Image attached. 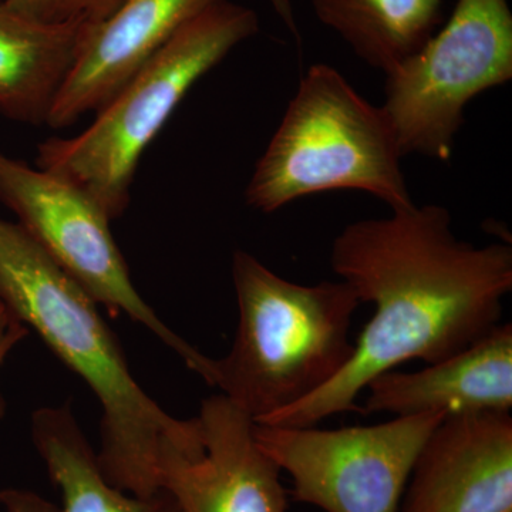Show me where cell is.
Instances as JSON below:
<instances>
[{
  "label": "cell",
  "instance_id": "cell-16",
  "mask_svg": "<svg viewBox=\"0 0 512 512\" xmlns=\"http://www.w3.org/2000/svg\"><path fill=\"white\" fill-rule=\"evenodd\" d=\"M33 18L49 23H97L109 18L123 0H5Z\"/></svg>",
  "mask_w": 512,
  "mask_h": 512
},
{
  "label": "cell",
  "instance_id": "cell-8",
  "mask_svg": "<svg viewBox=\"0 0 512 512\" xmlns=\"http://www.w3.org/2000/svg\"><path fill=\"white\" fill-rule=\"evenodd\" d=\"M444 417L414 414L333 430L255 423L254 433L291 476L296 503L325 512H397L421 447Z\"/></svg>",
  "mask_w": 512,
  "mask_h": 512
},
{
  "label": "cell",
  "instance_id": "cell-13",
  "mask_svg": "<svg viewBox=\"0 0 512 512\" xmlns=\"http://www.w3.org/2000/svg\"><path fill=\"white\" fill-rule=\"evenodd\" d=\"M94 26L43 22L0 0V113L46 124Z\"/></svg>",
  "mask_w": 512,
  "mask_h": 512
},
{
  "label": "cell",
  "instance_id": "cell-17",
  "mask_svg": "<svg viewBox=\"0 0 512 512\" xmlns=\"http://www.w3.org/2000/svg\"><path fill=\"white\" fill-rule=\"evenodd\" d=\"M29 335L28 326L0 301V366L13 349ZM5 413V402L0 396V419Z\"/></svg>",
  "mask_w": 512,
  "mask_h": 512
},
{
  "label": "cell",
  "instance_id": "cell-18",
  "mask_svg": "<svg viewBox=\"0 0 512 512\" xmlns=\"http://www.w3.org/2000/svg\"><path fill=\"white\" fill-rule=\"evenodd\" d=\"M0 507L5 512H60L57 505L42 495L23 488L0 490Z\"/></svg>",
  "mask_w": 512,
  "mask_h": 512
},
{
  "label": "cell",
  "instance_id": "cell-4",
  "mask_svg": "<svg viewBox=\"0 0 512 512\" xmlns=\"http://www.w3.org/2000/svg\"><path fill=\"white\" fill-rule=\"evenodd\" d=\"M259 32L254 10L218 0L184 26L73 138L37 146L36 168L86 191L111 221L130 204L137 165L178 104L239 43Z\"/></svg>",
  "mask_w": 512,
  "mask_h": 512
},
{
  "label": "cell",
  "instance_id": "cell-6",
  "mask_svg": "<svg viewBox=\"0 0 512 512\" xmlns=\"http://www.w3.org/2000/svg\"><path fill=\"white\" fill-rule=\"evenodd\" d=\"M511 79L508 0H457L440 32L386 74L382 110L403 157L450 161L467 104Z\"/></svg>",
  "mask_w": 512,
  "mask_h": 512
},
{
  "label": "cell",
  "instance_id": "cell-12",
  "mask_svg": "<svg viewBox=\"0 0 512 512\" xmlns=\"http://www.w3.org/2000/svg\"><path fill=\"white\" fill-rule=\"evenodd\" d=\"M365 390L363 414L510 412L511 323H500L467 349L417 372H384Z\"/></svg>",
  "mask_w": 512,
  "mask_h": 512
},
{
  "label": "cell",
  "instance_id": "cell-10",
  "mask_svg": "<svg viewBox=\"0 0 512 512\" xmlns=\"http://www.w3.org/2000/svg\"><path fill=\"white\" fill-rule=\"evenodd\" d=\"M397 512H512L510 412L444 417L421 447Z\"/></svg>",
  "mask_w": 512,
  "mask_h": 512
},
{
  "label": "cell",
  "instance_id": "cell-11",
  "mask_svg": "<svg viewBox=\"0 0 512 512\" xmlns=\"http://www.w3.org/2000/svg\"><path fill=\"white\" fill-rule=\"evenodd\" d=\"M218 0H123L94 26L46 126L62 130L99 113L187 23Z\"/></svg>",
  "mask_w": 512,
  "mask_h": 512
},
{
  "label": "cell",
  "instance_id": "cell-14",
  "mask_svg": "<svg viewBox=\"0 0 512 512\" xmlns=\"http://www.w3.org/2000/svg\"><path fill=\"white\" fill-rule=\"evenodd\" d=\"M32 439L62 495L60 512H181L173 495L163 488L138 497L111 485L69 403L36 410Z\"/></svg>",
  "mask_w": 512,
  "mask_h": 512
},
{
  "label": "cell",
  "instance_id": "cell-5",
  "mask_svg": "<svg viewBox=\"0 0 512 512\" xmlns=\"http://www.w3.org/2000/svg\"><path fill=\"white\" fill-rule=\"evenodd\" d=\"M403 154L382 107L373 106L338 70L313 64L259 158L245 201L271 214L322 192L363 191L392 211L413 208Z\"/></svg>",
  "mask_w": 512,
  "mask_h": 512
},
{
  "label": "cell",
  "instance_id": "cell-19",
  "mask_svg": "<svg viewBox=\"0 0 512 512\" xmlns=\"http://www.w3.org/2000/svg\"><path fill=\"white\" fill-rule=\"evenodd\" d=\"M272 8L278 13L279 18L285 23L286 28L295 37L298 46H301V33H299L298 25H296L295 13H293L291 0H269Z\"/></svg>",
  "mask_w": 512,
  "mask_h": 512
},
{
  "label": "cell",
  "instance_id": "cell-9",
  "mask_svg": "<svg viewBox=\"0 0 512 512\" xmlns=\"http://www.w3.org/2000/svg\"><path fill=\"white\" fill-rule=\"evenodd\" d=\"M197 419L201 450L167 440L158 457V484L181 512H288L281 470L256 443L254 419L224 394L207 397Z\"/></svg>",
  "mask_w": 512,
  "mask_h": 512
},
{
  "label": "cell",
  "instance_id": "cell-15",
  "mask_svg": "<svg viewBox=\"0 0 512 512\" xmlns=\"http://www.w3.org/2000/svg\"><path fill=\"white\" fill-rule=\"evenodd\" d=\"M323 25L384 76L423 47L443 22V0H311Z\"/></svg>",
  "mask_w": 512,
  "mask_h": 512
},
{
  "label": "cell",
  "instance_id": "cell-7",
  "mask_svg": "<svg viewBox=\"0 0 512 512\" xmlns=\"http://www.w3.org/2000/svg\"><path fill=\"white\" fill-rule=\"evenodd\" d=\"M0 201L56 265L97 303L124 312L211 382L214 359L180 338L137 292L106 211L82 188L0 151Z\"/></svg>",
  "mask_w": 512,
  "mask_h": 512
},
{
  "label": "cell",
  "instance_id": "cell-2",
  "mask_svg": "<svg viewBox=\"0 0 512 512\" xmlns=\"http://www.w3.org/2000/svg\"><path fill=\"white\" fill-rule=\"evenodd\" d=\"M0 301L96 394L103 412L97 460L111 485L148 497L160 490L165 441L184 453L200 450L197 417L175 419L141 389L97 302L19 224L2 220Z\"/></svg>",
  "mask_w": 512,
  "mask_h": 512
},
{
  "label": "cell",
  "instance_id": "cell-1",
  "mask_svg": "<svg viewBox=\"0 0 512 512\" xmlns=\"http://www.w3.org/2000/svg\"><path fill=\"white\" fill-rule=\"evenodd\" d=\"M330 265L375 313L338 376L256 424L311 427L362 413L356 400L370 380L410 360L433 365L467 349L500 325L512 289L511 245L461 241L437 204L349 224L333 241Z\"/></svg>",
  "mask_w": 512,
  "mask_h": 512
},
{
  "label": "cell",
  "instance_id": "cell-3",
  "mask_svg": "<svg viewBox=\"0 0 512 512\" xmlns=\"http://www.w3.org/2000/svg\"><path fill=\"white\" fill-rule=\"evenodd\" d=\"M232 279L237 336L228 355L214 359L211 386L254 421L318 392L348 365L360 305L352 286L296 284L245 251L232 256Z\"/></svg>",
  "mask_w": 512,
  "mask_h": 512
}]
</instances>
